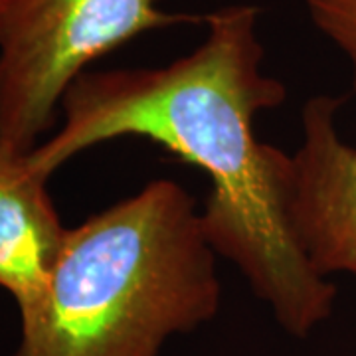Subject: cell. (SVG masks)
<instances>
[{
	"mask_svg": "<svg viewBox=\"0 0 356 356\" xmlns=\"http://www.w3.org/2000/svg\"><path fill=\"white\" fill-rule=\"evenodd\" d=\"M259 8L229 4L204 14L206 34L159 67L89 70L65 91L64 125L28 154L50 178L76 154L123 137L151 140L200 168L208 242L240 269L283 331L307 339L329 321L337 287L307 264L283 216L289 154L255 137V121L287 99L264 67Z\"/></svg>",
	"mask_w": 356,
	"mask_h": 356,
	"instance_id": "6da1fadb",
	"label": "cell"
},
{
	"mask_svg": "<svg viewBox=\"0 0 356 356\" xmlns=\"http://www.w3.org/2000/svg\"><path fill=\"white\" fill-rule=\"evenodd\" d=\"M202 210L172 178L67 229L50 293L8 356H161L222 305Z\"/></svg>",
	"mask_w": 356,
	"mask_h": 356,
	"instance_id": "7a4b0ae2",
	"label": "cell"
},
{
	"mask_svg": "<svg viewBox=\"0 0 356 356\" xmlns=\"http://www.w3.org/2000/svg\"><path fill=\"white\" fill-rule=\"evenodd\" d=\"M165 0H13L0 18V153L30 154L89 65L140 34L204 16Z\"/></svg>",
	"mask_w": 356,
	"mask_h": 356,
	"instance_id": "3957f363",
	"label": "cell"
},
{
	"mask_svg": "<svg viewBox=\"0 0 356 356\" xmlns=\"http://www.w3.org/2000/svg\"><path fill=\"white\" fill-rule=\"evenodd\" d=\"M343 97L315 95L301 109L289 153L283 216L295 245L321 277H356V147L339 131Z\"/></svg>",
	"mask_w": 356,
	"mask_h": 356,
	"instance_id": "277c9868",
	"label": "cell"
},
{
	"mask_svg": "<svg viewBox=\"0 0 356 356\" xmlns=\"http://www.w3.org/2000/svg\"><path fill=\"white\" fill-rule=\"evenodd\" d=\"M48 180L28 165V154L0 153V289L13 297L20 325L46 303L67 234Z\"/></svg>",
	"mask_w": 356,
	"mask_h": 356,
	"instance_id": "5b68a950",
	"label": "cell"
},
{
	"mask_svg": "<svg viewBox=\"0 0 356 356\" xmlns=\"http://www.w3.org/2000/svg\"><path fill=\"white\" fill-rule=\"evenodd\" d=\"M318 32L341 51L356 93V0H303Z\"/></svg>",
	"mask_w": 356,
	"mask_h": 356,
	"instance_id": "8992f818",
	"label": "cell"
},
{
	"mask_svg": "<svg viewBox=\"0 0 356 356\" xmlns=\"http://www.w3.org/2000/svg\"><path fill=\"white\" fill-rule=\"evenodd\" d=\"M10 2L13 0H0V18H2V14L6 13V8L10 6Z\"/></svg>",
	"mask_w": 356,
	"mask_h": 356,
	"instance_id": "52a82bcc",
	"label": "cell"
}]
</instances>
